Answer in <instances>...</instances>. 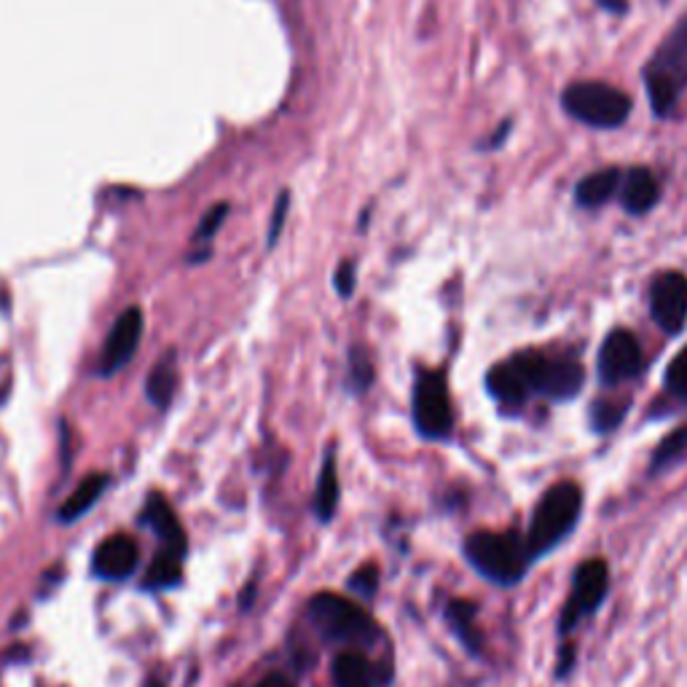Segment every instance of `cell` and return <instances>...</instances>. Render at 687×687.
<instances>
[{"instance_id":"cell-1","label":"cell","mask_w":687,"mask_h":687,"mask_svg":"<svg viewBox=\"0 0 687 687\" xmlns=\"http://www.w3.org/2000/svg\"><path fill=\"white\" fill-rule=\"evenodd\" d=\"M642 81L653 113L666 119L687 89V16L672 27V33L653 52L650 63L642 68Z\"/></svg>"},{"instance_id":"cell-2","label":"cell","mask_w":687,"mask_h":687,"mask_svg":"<svg viewBox=\"0 0 687 687\" xmlns=\"http://www.w3.org/2000/svg\"><path fill=\"white\" fill-rule=\"evenodd\" d=\"M465 556L486 581L499 583V586H514L521 581L529 562H532L527 540L497 532L470 534L465 540Z\"/></svg>"},{"instance_id":"cell-3","label":"cell","mask_w":687,"mask_h":687,"mask_svg":"<svg viewBox=\"0 0 687 687\" xmlns=\"http://www.w3.org/2000/svg\"><path fill=\"white\" fill-rule=\"evenodd\" d=\"M583 510V492L577 489L572 481L551 486L545 497L540 499L538 510H534L532 527L527 534V548L534 556H542L551 548H556L566 534L575 529L577 518Z\"/></svg>"},{"instance_id":"cell-4","label":"cell","mask_w":687,"mask_h":687,"mask_svg":"<svg viewBox=\"0 0 687 687\" xmlns=\"http://www.w3.org/2000/svg\"><path fill=\"white\" fill-rule=\"evenodd\" d=\"M562 108L575 122L594 126V129H618L629 122L634 102L610 83L577 81L562 92Z\"/></svg>"},{"instance_id":"cell-5","label":"cell","mask_w":687,"mask_h":687,"mask_svg":"<svg viewBox=\"0 0 687 687\" xmlns=\"http://www.w3.org/2000/svg\"><path fill=\"white\" fill-rule=\"evenodd\" d=\"M514 363L518 365V371L527 379L529 390L538 395L551 397V401H572L577 393L583 390V382H586V371L570 354H551L545 352H534V349H527V352L514 354Z\"/></svg>"},{"instance_id":"cell-6","label":"cell","mask_w":687,"mask_h":687,"mask_svg":"<svg viewBox=\"0 0 687 687\" xmlns=\"http://www.w3.org/2000/svg\"><path fill=\"white\" fill-rule=\"evenodd\" d=\"M309 618L328 642L369 644L376 637V623L371 620V615L354 601L334 594H317L309 601Z\"/></svg>"},{"instance_id":"cell-7","label":"cell","mask_w":687,"mask_h":687,"mask_svg":"<svg viewBox=\"0 0 687 687\" xmlns=\"http://www.w3.org/2000/svg\"><path fill=\"white\" fill-rule=\"evenodd\" d=\"M414 425L430 441H443L454 427L449 384L441 371H419L414 382Z\"/></svg>"},{"instance_id":"cell-8","label":"cell","mask_w":687,"mask_h":687,"mask_svg":"<svg viewBox=\"0 0 687 687\" xmlns=\"http://www.w3.org/2000/svg\"><path fill=\"white\" fill-rule=\"evenodd\" d=\"M143 330H146V315H143L140 306H129V309H124L122 315L113 319L100 352V376H113V373H119L132 363L143 341Z\"/></svg>"},{"instance_id":"cell-9","label":"cell","mask_w":687,"mask_h":687,"mask_svg":"<svg viewBox=\"0 0 687 687\" xmlns=\"http://www.w3.org/2000/svg\"><path fill=\"white\" fill-rule=\"evenodd\" d=\"M607 588H610V570H607V564L601 559H590V562L577 566L575 586H572L570 601H566L562 612L564 634L575 629L581 623V618L599 610V605L607 596Z\"/></svg>"},{"instance_id":"cell-10","label":"cell","mask_w":687,"mask_h":687,"mask_svg":"<svg viewBox=\"0 0 687 687\" xmlns=\"http://www.w3.org/2000/svg\"><path fill=\"white\" fill-rule=\"evenodd\" d=\"M596 369H599V382L605 387H618V384L639 376V371H642V347H639L637 336L623 328L612 330L601 341Z\"/></svg>"},{"instance_id":"cell-11","label":"cell","mask_w":687,"mask_h":687,"mask_svg":"<svg viewBox=\"0 0 687 687\" xmlns=\"http://www.w3.org/2000/svg\"><path fill=\"white\" fill-rule=\"evenodd\" d=\"M650 315L666 336L683 334L687 323V277L666 271L650 288Z\"/></svg>"},{"instance_id":"cell-12","label":"cell","mask_w":687,"mask_h":687,"mask_svg":"<svg viewBox=\"0 0 687 687\" xmlns=\"http://www.w3.org/2000/svg\"><path fill=\"white\" fill-rule=\"evenodd\" d=\"M137 566V545L126 534H113L94 553V570L105 581H124Z\"/></svg>"},{"instance_id":"cell-13","label":"cell","mask_w":687,"mask_h":687,"mask_svg":"<svg viewBox=\"0 0 687 687\" xmlns=\"http://www.w3.org/2000/svg\"><path fill=\"white\" fill-rule=\"evenodd\" d=\"M620 204L629 215H644L658 204L661 185L655 174L644 167H631L620 180Z\"/></svg>"},{"instance_id":"cell-14","label":"cell","mask_w":687,"mask_h":687,"mask_svg":"<svg viewBox=\"0 0 687 687\" xmlns=\"http://www.w3.org/2000/svg\"><path fill=\"white\" fill-rule=\"evenodd\" d=\"M486 390H489L494 401L503 403L505 408H521L523 403H527V397L532 395L527 379L518 371L514 360H505V363L494 365V369L486 373Z\"/></svg>"},{"instance_id":"cell-15","label":"cell","mask_w":687,"mask_h":687,"mask_svg":"<svg viewBox=\"0 0 687 687\" xmlns=\"http://www.w3.org/2000/svg\"><path fill=\"white\" fill-rule=\"evenodd\" d=\"M146 521L156 529L159 540L165 542V551L172 553V556L183 559V553H185V532H183V527H180V523H178V518H174L172 508H170V505H167L165 497L154 494V497L148 499Z\"/></svg>"},{"instance_id":"cell-16","label":"cell","mask_w":687,"mask_h":687,"mask_svg":"<svg viewBox=\"0 0 687 687\" xmlns=\"http://www.w3.org/2000/svg\"><path fill=\"white\" fill-rule=\"evenodd\" d=\"M620 180H623V172H620L618 167H605V170L586 174V178L575 185L577 207L596 210L601 207V204H607L620 191Z\"/></svg>"},{"instance_id":"cell-17","label":"cell","mask_w":687,"mask_h":687,"mask_svg":"<svg viewBox=\"0 0 687 687\" xmlns=\"http://www.w3.org/2000/svg\"><path fill=\"white\" fill-rule=\"evenodd\" d=\"M174 390H178V369H174V354L170 352L165 360L154 365L146 379V395L156 408L170 406Z\"/></svg>"},{"instance_id":"cell-18","label":"cell","mask_w":687,"mask_h":687,"mask_svg":"<svg viewBox=\"0 0 687 687\" xmlns=\"http://www.w3.org/2000/svg\"><path fill=\"white\" fill-rule=\"evenodd\" d=\"M105 486H108V475L94 473V475H89V478H83L81 484L76 486V492L65 499L63 508H59V518H63V521H76V518H81L102 497Z\"/></svg>"},{"instance_id":"cell-19","label":"cell","mask_w":687,"mask_h":687,"mask_svg":"<svg viewBox=\"0 0 687 687\" xmlns=\"http://www.w3.org/2000/svg\"><path fill=\"white\" fill-rule=\"evenodd\" d=\"M446 615H449L451 629H454V634L462 639V644H465L468 650H473V653H481V634L478 626H475V605H470L465 599H457L451 601Z\"/></svg>"},{"instance_id":"cell-20","label":"cell","mask_w":687,"mask_h":687,"mask_svg":"<svg viewBox=\"0 0 687 687\" xmlns=\"http://www.w3.org/2000/svg\"><path fill=\"white\" fill-rule=\"evenodd\" d=\"M317 514L323 521H330L339 505V473H336V457L328 454L323 462V473L317 481Z\"/></svg>"},{"instance_id":"cell-21","label":"cell","mask_w":687,"mask_h":687,"mask_svg":"<svg viewBox=\"0 0 687 687\" xmlns=\"http://www.w3.org/2000/svg\"><path fill=\"white\" fill-rule=\"evenodd\" d=\"M336 687H371V666L360 653H341L334 661Z\"/></svg>"},{"instance_id":"cell-22","label":"cell","mask_w":687,"mask_h":687,"mask_svg":"<svg viewBox=\"0 0 687 687\" xmlns=\"http://www.w3.org/2000/svg\"><path fill=\"white\" fill-rule=\"evenodd\" d=\"M629 412V401H596L590 406V425L596 432H610L620 425Z\"/></svg>"},{"instance_id":"cell-23","label":"cell","mask_w":687,"mask_h":687,"mask_svg":"<svg viewBox=\"0 0 687 687\" xmlns=\"http://www.w3.org/2000/svg\"><path fill=\"white\" fill-rule=\"evenodd\" d=\"M178 581H180V559L172 556V553L161 551L148 570V586L170 588Z\"/></svg>"},{"instance_id":"cell-24","label":"cell","mask_w":687,"mask_h":687,"mask_svg":"<svg viewBox=\"0 0 687 687\" xmlns=\"http://www.w3.org/2000/svg\"><path fill=\"white\" fill-rule=\"evenodd\" d=\"M228 213H232V204H228V202H218V204H215V207H210L207 213H204V218L199 221V226H196V232H194V239H191V243L207 247L210 243H213L215 234L221 232L223 223H226Z\"/></svg>"},{"instance_id":"cell-25","label":"cell","mask_w":687,"mask_h":687,"mask_svg":"<svg viewBox=\"0 0 687 687\" xmlns=\"http://www.w3.org/2000/svg\"><path fill=\"white\" fill-rule=\"evenodd\" d=\"M349 382L354 393H365L373 382V363L363 347L349 349Z\"/></svg>"},{"instance_id":"cell-26","label":"cell","mask_w":687,"mask_h":687,"mask_svg":"<svg viewBox=\"0 0 687 687\" xmlns=\"http://www.w3.org/2000/svg\"><path fill=\"white\" fill-rule=\"evenodd\" d=\"M666 390L679 401H687V347L668 363Z\"/></svg>"},{"instance_id":"cell-27","label":"cell","mask_w":687,"mask_h":687,"mask_svg":"<svg viewBox=\"0 0 687 687\" xmlns=\"http://www.w3.org/2000/svg\"><path fill=\"white\" fill-rule=\"evenodd\" d=\"M288 213H291V191H280V196H277L274 210H271V218H269V234H267L269 250L277 245V239H280L282 228H285Z\"/></svg>"},{"instance_id":"cell-28","label":"cell","mask_w":687,"mask_h":687,"mask_svg":"<svg viewBox=\"0 0 687 687\" xmlns=\"http://www.w3.org/2000/svg\"><path fill=\"white\" fill-rule=\"evenodd\" d=\"M685 449H687V427H679L677 432H672V436H668L666 441H663V443L658 446V451H655L653 465H655V468L666 465V462H672L674 457L683 454Z\"/></svg>"},{"instance_id":"cell-29","label":"cell","mask_w":687,"mask_h":687,"mask_svg":"<svg viewBox=\"0 0 687 687\" xmlns=\"http://www.w3.org/2000/svg\"><path fill=\"white\" fill-rule=\"evenodd\" d=\"M334 288L341 299H352L354 288H358V271H354L352 261H344L334 274Z\"/></svg>"},{"instance_id":"cell-30","label":"cell","mask_w":687,"mask_h":687,"mask_svg":"<svg viewBox=\"0 0 687 687\" xmlns=\"http://www.w3.org/2000/svg\"><path fill=\"white\" fill-rule=\"evenodd\" d=\"M349 586H352L354 590H360L363 596H371L379 586V570L373 564L360 566V570L349 577Z\"/></svg>"},{"instance_id":"cell-31","label":"cell","mask_w":687,"mask_h":687,"mask_svg":"<svg viewBox=\"0 0 687 687\" xmlns=\"http://www.w3.org/2000/svg\"><path fill=\"white\" fill-rule=\"evenodd\" d=\"M510 126H514L510 122H505L503 126H499L497 135H492V137H489V143H486L484 148H499V146H503V143H505V135H508V132H510Z\"/></svg>"},{"instance_id":"cell-32","label":"cell","mask_w":687,"mask_h":687,"mask_svg":"<svg viewBox=\"0 0 687 687\" xmlns=\"http://www.w3.org/2000/svg\"><path fill=\"white\" fill-rule=\"evenodd\" d=\"M596 3H599L601 9L612 11V14H626V9H629V5H626V0H596Z\"/></svg>"},{"instance_id":"cell-33","label":"cell","mask_w":687,"mask_h":687,"mask_svg":"<svg viewBox=\"0 0 687 687\" xmlns=\"http://www.w3.org/2000/svg\"><path fill=\"white\" fill-rule=\"evenodd\" d=\"M258 687H293V683L288 677H282V674H269Z\"/></svg>"},{"instance_id":"cell-34","label":"cell","mask_w":687,"mask_h":687,"mask_svg":"<svg viewBox=\"0 0 687 687\" xmlns=\"http://www.w3.org/2000/svg\"><path fill=\"white\" fill-rule=\"evenodd\" d=\"M148 687H165V685H159V683H150Z\"/></svg>"}]
</instances>
